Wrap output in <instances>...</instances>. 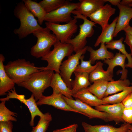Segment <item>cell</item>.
I'll return each instance as SVG.
<instances>
[{
    "mask_svg": "<svg viewBox=\"0 0 132 132\" xmlns=\"http://www.w3.org/2000/svg\"><path fill=\"white\" fill-rule=\"evenodd\" d=\"M44 67H37L34 64L24 59L10 61L4 65L9 77L18 85L28 79L33 74L44 70Z\"/></svg>",
    "mask_w": 132,
    "mask_h": 132,
    "instance_id": "1",
    "label": "cell"
},
{
    "mask_svg": "<svg viewBox=\"0 0 132 132\" xmlns=\"http://www.w3.org/2000/svg\"><path fill=\"white\" fill-rule=\"evenodd\" d=\"M13 13L20 22V27L15 29L13 33L17 34L20 39L26 37L42 28L22 1L17 3L14 10Z\"/></svg>",
    "mask_w": 132,
    "mask_h": 132,
    "instance_id": "2",
    "label": "cell"
},
{
    "mask_svg": "<svg viewBox=\"0 0 132 132\" xmlns=\"http://www.w3.org/2000/svg\"><path fill=\"white\" fill-rule=\"evenodd\" d=\"M50 70H44L35 73L27 80L18 85L31 92L36 101L43 95L44 90L50 87L51 80L54 73Z\"/></svg>",
    "mask_w": 132,
    "mask_h": 132,
    "instance_id": "3",
    "label": "cell"
},
{
    "mask_svg": "<svg viewBox=\"0 0 132 132\" xmlns=\"http://www.w3.org/2000/svg\"><path fill=\"white\" fill-rule=\"evenodd\" d=\"M54 48L41 58L42 60L46 61L48 64L44 70H50L60 73L59 68L64 58L71 55L74 52L72 46L67 43H62L58 40L53 45Z\"/></svg>",
    "mask_w": 132,
    "mask_h": 132,
    "instance_id": "4",
    "label": "cell"
},
{
    "mask_svg": "<svg viewBox=\"0 0 132 132\" xmlns=\"http://www.w3.org/2000/svg\"><path fill=\"white\" fill-rule=\"evenodd\" d=\"M47 27L42 28L33 33L37 40L35 44L31 49V55L37 58H42L50 51L53 45L58 40L56 36L50 32Z\"/></svg>",
    "mask_w": 132,
    "mask_h": 132,
    "instance_id": "5",
    "label": "cell"
},
{
    "mask_svg": "<svg viewBox=\"0 0 132 132\" xmlns=\"http://www.w3.org/2000/svg\"><path fill=\"white\" fill-rule=\"evenodd\" d=\"M72 13L76 15L74 16V18L77 19H82L83 21V23L79 25L80 30L78 34L74 38L68 40L66 43L72 46L74 51L76 53L86 46L87 38L91 37L94 34V30L93 27L96 26V24L75 10L73 11Z\"/></svg>",
    "mask_w": 132,
    "mask_h": 132,
    "instance_id": "6",
    "label": "cell"
},
{
    "mask_svg": "<svg viewBox=\"0 0 132 132\" xmlns=\"http://www.w3.org/2000/svg\"><path fill=\"white\" fill-rule=\"evenodd\" d=\"M79 5V2L74 3L67 0L63 6L57 9L47 13L44 21L56 23L61 22L67 23L73 19L71 14L76 10Z\"/></svg>",
    "mask_w": 132,
    "mask_h": 132,
    "instance_id": "7",
    "label": "cell"
},
{
    "mask_svg": "<svg viewBox=\"0 0 132 132\" xmlns=\"http://www.w3.org/2000/svg\"><path fill=\"white\" fill-rule=\"evenodd\" d=\"M87 51L86 46L75 54L69 56L67 59L62 62L60 66V74L67 86L71 89V76L79 64L81 57Z\"/></svg>",
    "mask_w": 132,
    "mask_h": 132,
    "instance_id": "8",
    "label": "cell"
},
{
    "mask_svg": "<svg viewBox=\"0 0 132 132\" xmlns=\"http://www.w3.org/2000/svg\"><path fill=\"white\" fill-rule=\"evenodd\" d=\"M77 19L74 18L68 23L60 24L46 22V27L52 31L57 40L62 43H66L77 31L78 26Z\"/></svg>",
    "mask_w": 132,
    "mask_h": 132,
    "instance_id": "9",
    "label": "cell"
},
{
    "mask_svg": "<svg viewBox=\"0 0 132 132\" xmlns=\"http://www.w3.org/2000/svg\"><path fill=\"white\" fill-rule=\"evenodd\" d=\"M62 96L72 108L80 112L82 114L90 119H98L106 122L111 121L110 116L107 113L99 111L78 99L74 100L67 98L63 95Z\"/></svg>",
    "mask_w": 132,
    "mask_h": 132,
    "instance_id": "10",
    "label": "cell"
},
{
    "mask_svg": "<svg viewBox=\"0 0 132 132\" xmlns=\"http://www.w3.org/2000/svg\"><path fill=\"white\" fill-rule=\"evenodd\" d=\"M8 92L7 99L13 98L17 99L21 102L24 103L28 108L31 115V119L30 122V125L33 127L34 125V119L36 116L40 117L44 115L39 110L36 104V102L33 94L28 99H26L24 95H18L16 93L15 88Z\"/></svg>",
    "mask_w": 132,
    "mask_h": 132,
    "instance_id": "11",
    "label": "cell"
},
{
    "mask_svg": "<svg viewBox=\"0 0 132 132\" xmlns=\"http://www.w3.org/2000/svg\"><path fill=\"white\" fill-rule=\"evenodd\" d=\"M62 95L53 93L48 96L43 95L36 102L37 105L38 106L43 105H49L58 109L82 114L80 112L72 108L64 99Z\"/></svg>",
    "mask_w": 132,
    "mask_h": 132,
    "instance_id": "12",
    "label": "cell"
},
{
    "mask_svg": "<svg viewBox=\"0 0 132 132\" xmlns=\"http://www.w3.org/2000/svg\"><path fill=\"white\" fill-rule=\"evenodd\" d=\"M116 10L110 5L107 4L100 8L88 17L91 21L100 25L103 29L109 24L108 21L110 17L115 13Z\"/></svg>",
    "mask_w": 132,
    "mask_h": 132,
    "instance_id": "13",
    "label": "cell"
},
{
    "mask_svg": "<svg viewBox=\"0 0 132 132\" xmlns=\"http://www.w3.org/2000/svg\"><path fill=\"white\" fill-rule=\"evenodd\" d=\"M119 10L114 37H116L120 31L125 30L129 25L132 18V7L128 5L118 4L117 6Z\"/></svg>",
    "mask_w": 132,
    "mask_h": 132,
    "instance_id": "14",
    "label": "cell"
},
{
    "mask_svg": "<svg viewBox=\"0 0 132 132\" xmlns=\"http://www.w3.org/2000/svg\"><path fill=\"white\" fill-rule=\"evenodd\" d=\"M125 107L121 102L111 105H102L95 107L97 110L108 113L112 121L116 124L124 122L122 116L123 110Z\"/></svg>",
    "mask_w": 132,
    "mask_h": 132,
    "instance_id": "15",
    "label": "cell"
},
{
    "mask_svg": "<svg viewBox=\"0 0 132 132\" xmlns=\"http://www.w3.org/2000/svg\"><path fill=\"white\" fill-rule=\"evenodd\" d=\"M131 124L124 123L117 128L109 124L92 125L85 122L82 123L85 132H127Z\"/></svg>",
    "mask_w": 132,
    "mask_h": 132,
    "instance_id": "16",
    "label": "cell"
},
{
    "mask_svg": "<svg viewBox=\"0 0 132 132\" xmlns=\"http://www.w3.org/2000/svg\"><path fill=\"white\" fill-rule=\"evenodd\" d=\"M50 87L53 89V93L61 94L68 98L73 99L71 89L67 86L59 73H54Z\"/></svg>",
    "mask_w": 132,
    "mask_h": 132,
    "instance_id": "17",
    "label": "cell"
},
{
    "mask_svg": "<svg viewBox=\"0 0 132 132\" xmlns=\"http://www.w3.org/2000/svg\"><path fill=\"white\" fill-rule=\"evenodd\" d=\"M126 58L125 55L119 51L116 53L113 58L104 60V62L108 66L107 71L110 74L113 75V69L115 67L120 66L122 69L121 76L120 79H127L128 71L126 69L125 66V61Z\"/></svg>",
    "mask_w": 132,
    "mask_h": 132,
    "instance_id": "18",
    "label": "cell"
},
{
    "mask_svg": "<svg viewBox=\"0 0 132 132\" xmlns=\"http://www.w3.org/2000/svg\"><path fill=\"white\" fill-rule=\"evenodd\" d=\"M79 5L75 11L86 17L104 5L105 0H80Z\"/></svg>",
    "mask_w": 132,
    "mask_h": 132,
    "instance_id": "19",
    "label": "cell"
},
{
    "mask_svg": "<svg viewBox=\"0 0 132 132\" xmlns=\"http://www.w3.org/2000/svg\"><path fill=\"white\" fill-rule=\"evenodd\" d=\"M5 58L0 54V95L3 96L6 92L15 88V83L7 74L4 69L3 62Z\"/></svg>",
    "mask_w": 132,
    "mask_h": 132,
    "instance_id": "20",
    "label": "cell"
},
{
    "mask_svg": "<svg viewBox=\"0 0 132 132\" xmlns=\"http://www.w3.org/2000/svg\"><path fill=\"white\" fill-rule=\"evenodd\" d=\"M87 50L89 52V60L92 64H94L97 60L110 59L114 56L113 53L108 50L105 44L103 43H101L100 47L96 50L90 46H87Z\"/></svg>",
    "mask_w": 132,
    "mask_h": 132,
    "instance_id": "21",
    "label": "cell"
},
{
    "mask_svg": "<svg viewBox=\"0 0 132 132\" xmlns=\"http://www.w3.org/2000/svg\"><path fill=\"white\" fill-rule=\"evenodd\" d=\"M75 99H78L82 102L91 106L97 107L104 105L102 99H98L91 93L87 88L83 89L73 95Z\"/></svg>",
    "mask_w": 132,
    "mask_h": 132,
    "instance_id": "22",
    "label": "cell"
},
{
    "mask_svg": "<svg viewBox=\"0 0 132 132\" xmlns=\"http://www.w3.org/2000/svg\"><path fill=\"white\" fill-rule=\"evenodd\" d=\"M74 73L75 78L71 81V91L73 95L83 89L88 88L91 85L89 80V74L75 72Z\"/></svg>",
    "mask_w": 132,
    "mask_h": 132,
    "instance_id": "23",
    "label": "cell"
},
{
    "mask_svg": "<svg viewBox=\"0 0 132 132\" xmlns=\"http://www.w3.org/2000/svg\"><path fill=\"white\" fill-rule=\"evenodd\" d=\"M118 18V16L116 17L110 24H109L102 29L101 33L94 44L95 47L98 46L101 43L105 44L113 40Z\"/></svg>",
    "mask_w": 132,
    "mask_h": 132,
    "instance_id": "24",
    "label": "cell"
},
{
    "mask_svg": "<svg viewBox=\"0 0 132 132\" xmlns=\"http://www.w3.org/2000/svg\"><path fill=\"white\" fill-rule=\"evenodd\" d=\"M22 1L31 13L37 18L39 24L42 25L47 13L40 3L31 0H22Z\"/></svg>",
    "mask_w": 132,
    "mask_h": 132,
    "instance_id": "25",
    "label": "cell"
},
{
    "mask_svg": "<svg viewBox=\"0 0 132 132\" xmlns=\"http://www.w3.org/2000/svg\"><path fill=\"white\" fill-rule=\"evenodd\" d=\"M131 84L129 80L127 79L109 82L104 97L127 89Z\"/></svg>",
    "mask_w": 132,
    "mask_h": 132,
    "instance_id": "26",
    "label": "cell"
},
{
    "mask_svg": "<svg viewBox=\"0 0 132 132\" xmlns=\"http://www.w3.org/2000/svg\"><path fill=\"white\" fill-rule=\"evenodd\" d=\"M103 63L100 61L96 68L89 75V79L90 83L99 80H104L108 82L114 80L113 79V75L109 73L103 68Z\"/></svg>",
    "mask_w": 132,
    "mask_h": 132,
    "instance_id": "27",
    "label": "cell"
},
{
    "mask_svg": "<svg viewBox=\"0 0 132 132\" xmlns=\"http://www.w3.org/2000/svg\"><path fill=\"white\" fill-rule=\"evenodd\" d=\"M124 37H121L118 40H113L105 43L107 48L112 50L117 49L122 54L125 55L128 60V62L126 64V67L132 69V56L130 54H129L126 50L124 44L123 43Z\"/></svg>",
    "mask_w": 132,
    "mask_h": 132,
    "instance_id": "28",
    "label": "cell"
},
{
    "mask_svg": "<svg viewBox=\"0 0 132 132\" xmlns=\"http://www.w3.org/2000/svg\"><path fill=\"white\" fill-rule=\"evenodd\" d=\"M109 82L99 80L94 82L87 89L92 94L98 99H102L104 97Z\"/></svg>",
    "mask_w": 132,
    "mask_h": 132,
    "instance_id": "29",
    "label": "cell"
},
{
    "mask_svg": "<svg viewBox=\"0 0 132 132\" xmlns=\"http://www.w3.org/2000/svg\"><path fill=\"white\" fill-rule=\"evenodd\" d=\"M132 92V86L127 89L118 93L103 98L102 99L105 105L109 104H114L121 102L130 93Z\"/></svg>",
    "mask_w": 132,
    "mask_h": 132,
    "instance_id": "30",
    "label": "cell"
},
{
    "mask_svg": "<svg viewBox=\"0 0 132 132\" xmlns=\"http://www.w3.org/2000/svg\"><path fill=\"white\" fill-rule=\"evenodd\" d=\"M67 0H43L39 3L47 13L58 9L65 4Z\"/></svg>",
    "mask_w": 132,
    "mask_h": 132,
    "instance_id": "31",
    "label": "cell"
},
{
    "mask_svg": "<svg viewBox=\"0 0 132 132\" xmlns=\"http://www.w3.org/2000/svg\"><path fill=\"white\" fill-rule=\"evenodd\" d=\"M5 101H2L0 103V122L9 121H16L17 113L8 109L5 105Z\"/></svg>",
    "mask_w": 132,
    "mask_h": 132,
    "instance_id": "32",
    "label": "cell"
},
{
    "mask_svg": "<svg viewBox=\"0 0 132 132\" xmlns=\"http://www.w3.org/2000/svg\"><path fill=\"white\" fill-rule=\"evenodd\" d=\"M52 120L51 115L49 112L45 113L43 116L40 117L37 125L33 127L31 132H46Z\"/></svg>",
    "mask_w": 132,
    "mask_h": 132,
    "instance_id": "33",
    "label": "cell"
},
{
    "mask_svg": "<svg viewBox=\"0 0 132 132\" xmlns=\"http://www.w3.org/2000/svg\"><path fill=\"white\" fill-rule=\"evenodd\" d=\"M84 55L81 56L80 59V63L78 65L74 72L81 73H86L89 74L97 67L99 62H97L95 65L92 66L90 60H84Z\"/></svg>",
    "mask_w": 132,
    "mask_h": 132,
    "instance_id": "34",
    "label": "cell"
},
{
    "mask_svg": "<svg viewBox=\"0 0 132 132\" xmlns=\"http://www.w3.org/2000/svg\"><path fill=\"white\" fill-rule=\"evenodd\" d=\"M122 118L124 123L132 124V108L124 109L122 113Z\"/></svg>",
    "mask_w": 132,
    "mask_h": 132,
    "instance_id": "35",
    "label": "cell"
},
{
    "mask_svg": "<svg viewBox=\"0 0 132 132\" xmlns=\"http://www.w3.org/2000/svg\"><path fill=\"white\" fill-rule=\"evenodd\" d=\"M13 127L12 121L0 122V132H12Z\"/></svg>",
    "mask_w": 132,
    "mask_h": 132,
    "instance_id": "36",
    "label": "cell"
},
{
    "mask_svg": "<svg viewBox=\"0 0 132 132\" xmlns=\"http://www.w3.org/2000/svg\"><path fill=\"white\" fill-rule=\"evenodd\" d=\"M78 126L77 124H73L61 129L55 130L53 132H76Z\"/></svg>",
    "mask_w": 132,
    "mask_h": 132,
    "instance_id": "37",
    "label": "cell"
},
{
    "mask_svg": "<svg viewBox=\"0 0 132 132\" xmlns=\"http://www.w3.org/2000/svg\"><path fill=\"white\" fill-rule=\"evenodd\" d=\"M121 103L125 108H132V92L129 94Z\"/></svg>",
    "mask_w": 132,
    "mask_h": 132,
    "instance_id": "38",
    "label": "cell"
},
{
    "mask_svg": "<svg viewBox=\"0 0 132 132\" xmlns=\"http://www.w3.org/2000/svg\"><path fill=\"white\" fill-rule=\"evenodd\" d=\"M125 37L124 42L130 48L131 53L132 56V35L130 33L125 32Z\"/></svg>",
    "mask_w": 132,
    "mask_h": 132,
    "instance_id": "39",
    "label": "cell"
},
{
    "mask_svg": "<svg viewBox=\"0 0 132 132\" xmlns=\"http://www.w3.org/2000/svg\"><path fill=\"white\" fill-rule=\"evenodd\" d=\"M105 1L106 2H109L112 5L115 6H117L121 1L120 0H105Z\"/></svg>",
    "mask_w": 132,
    "mask_h": 132,
    "instance_id": "40",
    "label": "cell"
},
{
    "mask_svg": "<svg viewBox=\"0 0 132 132\" xmlns=\"http://www.w3.org/2000/svg\"><path fill=\"white\" fill-rule=\"evenodd\" d=\"M132 3V0H122L121 1L120 4L121 5H128Z\"/></svg>",
    "mask_w": 132,
    "mask_h": 132,
    "instance_id": "41",
    "label": "cell"
},
{
    "mask_svg": "<svg viewBox=\"0 0 132 132\" xmlns=\"http://www.w3.org/2000/svg\"><path fill=\"white\" fill-rule=\"evenodd\" d=\"M124 31L125 32L128 33L132 35V26L129 25Z\"/></svg>",
    "mask_w": 132,
    "mask_h": 132,
    "instance_id": "42",
    "label": "cell"
},
{
    "mask_svg": "<svg viewBox=\"0 0 132 132\" xmlns=\"http://www.w3.org/2000/svg\"><path fill=\"white\" fill-rule=\"evenodd\" d=\"M129 129L132 131V124H131L129 127Z\"/></svg>",
    "mask_w": 132,
    "mask_h": 132,
    "instance_id": "43",
    "label": "cell"
},
{
    "mask_svg": "<svg viewBox=\"0 0 132 132\" xmlns=\"http://www.w3.org/2000/svg\"><path fill=\"white\" fill-rule=\"evenodd\" d=\"M127 132H132V131L129 130Z\"/></svg>",
    "mask_w": 132,
    "mask_h": 132,
    "instance_id": "44",
    "label": "cell"
},
{
    "mask_svg": "<svg viewBox=\"0 0 132 132\" xmlns=\"http://www.w3.org/2000/svg\"><path fill=\"white\" fill-rule=\"evenodd\" d=\"M129 6H130L131 7H132V3L131 4H130L129 5Z\"/></svg>",
    "mask_w": 132,
    "mask_h": 132,
    "instance_id": "45",
    "label": "cell"
},
{
    "mask_svg": "<svg viewBox=\"0 0 132 132\" xmlns=\"http://www.w3.org/2000/svg\"><path fill=\"white\" fill-rule=\"evenodd\" d=\"M131 85H132V82H131Z\"/></svg>",
    "mask_w": 132,
    "mask_h": 132,
    "instance_id": "46",
    "label": "cell"
}]
</instances>
